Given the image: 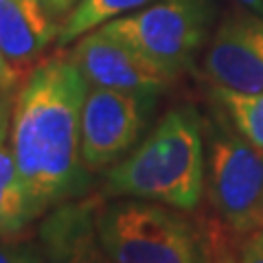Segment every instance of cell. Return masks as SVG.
<instances>
[{
	"instance_id": "obj_6",
	"label": "cell",
	"mask_w": 263,
	"mask_h": 263,
	"mask_svg": "<svg viewBox=\"0 0 263 263\" xmlns=\"http://www.w3.org/2000/svg\"><path fill=\"white\" fill-rule=\"evenodd\" d=\"M158 95L88 88L81 110V156L90 171H105L141 143Z\"/></svg>"
},
{
	"instance_id": "obj_12",
	"label": "cell",
	"mask_w": 263,
	"mask_h": 263,
	"mask_svg": "<svg viewBox=\"0 0 263 263\" xmlns=\"http://www.w3.org/2000/svg\"><path fill=\"white\" fill-rule=\"evenodd\" d=\"M211 99L217 114L230 123L237 134L263 149V92H239L213 84Z\"/></svg>"
},
{
	"instance_id": "obj_14",
	"label": "cell",
	"mask_w": 263,
	"mask_h": 263,
	"mask_svg": "<svg viewBox=\"0 0 263 263\" xmlns=\"http://www.w3.org/2000/svg\"><path fill=\"white\" fill-rule=\"evenodd\" d=\"M0 263H48L40 241L20 237H0Z\"/></svg>"
},
{
	"instance_id": "obj_1",
	"label": "cell",
	"mask_w": 263,
	"mask_h": 263,
	"mask_svg": "<svg viewBox=\"0 0 263 263\" xmlns=\"http://www.w3.org/2000/svg\"><path fill=\"white\" fill-rule=\"evenodd\" d=\"M88 88L70 55H53L33 66L13 95L9 147L33 221L60 204L84 200L92 186L81 156Z\"/></svg>"
},
{
	"instance_id": "obj_17",
	"label": "cell",
	"mask_w": 263,
	"mask_h": 263,
	"mask_svg": "<svg viewBox=\"0 0 263 263\" xmlns=\"http://www.w3.org/2000/svg\"><path fill=\"white\" fill-rule=\"evenodd\" d=\"M40 3H42L48 11H51V13L55 15V18L62 22V20L66 18V15H68V13L77 7L79 0H40Z\"/></svg>"
},
{
	"instance_id": "obj_20",
	"label": "cell",
	"mask_w": 263,
	"mask_h": 263,
	"mask_svg": "<svg viewBox=\"0 0 263 263\" xmlns=\"http://www.w3.org/2000/svg\"><path fill=\"white\" fill-rule=\"evenodd\" d=\"M241 3L248 7L252 13H257V15H261V18H263V0H241Z\"/></svg>"
},
{
	"instance_id": "obj_11",
	"label": "cell",
	"mask_w": 263,
	"mask_h": 263,
	"mask_svg": "<svg viewBox=\"0 0 263 263\" xmlns=\"http://www.w3.org/2000/svg\"><path fill=\"white\" fill-rule=\"evenodd\" d=\"M7 138L9 136L0 138V237H20L33 219L27 191Z\"/></svg>"
},
{
	"instance_id": "obj_2",
	"label": "cell",
	"mask_w": 263,
	"mask_h": 263,
	"mask_svg": "<svg viewBox=\"0 0 263 263\" xmlns=\"http://www.w3.org/2000/svg\"><path fill=\"white\" fill-rule=\"evenodd\" d=\"M108 197H138L195 211L206 191L204 121L193 105H178L156 123L125 158L105 169Z\"/></svg>"
},
{
	"instance_id": "obj_8",
	"label": "cell",
	"mask_w": 263,
	"mask_h": 263,
	"mask_svg": "<svg viewBox=\"0 0 263 263\" xmlns=\"http://www.w3.org/2000/svg\"><path fill=\"white\" fill-rule=\"evenodd\" d=\"M211 84L239 92H263V18L233 13L213 33L202 60Z\"/></svg>"
},
{
	"instance_id": "obj_9",
	"label": "cell",
	"mask_w": 263,
	"mask_h": 263,
	"mask_svg": "<svg viewBox=\"0 0 263 263\" xmlns=\"http://www.w3.org/2000/svg\"><path fill=\"white\" fill-rule=\"evenodd\" d=\"M95 204H60L40 219L37 241L48 263H117L103 248L95 226Z\"/></svg>"
},
{
	"instance_id": "obj_7",
	"label": "cell",
	"mask_w": 263,
	"mask_h": 263,
	"mask_svg": "<svg viewBox=\"0 0 263 263\" xmlns=\"http://www.w3.org/2000/svg\"><path fill=\"white\" fill-rule=\"evenodd\" d=\"M70 60L77 64L90 88L160 95L176 79L103 27L81 35L72 46Z\"/></svg>"
},
{
	"instance_id": "obj_15",
	"label": "cell",
	"mask_w": 263,
	"mask_h": 263,
	"mask_svg": "<svg viewBox=\"0 0 263 263\" xmlns=\"http://www.w3.org/2000/svg\"><path fill=\"white\" fill-rule=\"evenodd\" d=\"M237 263H263V226L243 235Z\"/></svg>"
},
{
	"instance_id": "obj_13",
	"label": "cell",
	"mask_w": 263,
	"mask_h": 263,
	"mask_svg": "<svg viewBox=\"0 0 263 263\" xmlns=\"http://www.w3.org/2000/svg\"><path fill=\"white\" fill-rule=\"evenodd\" d=\"M152 3H156V0H79L75 9L62 20L57 44L66 46L70 42H77L88 31L101 27L110 20H117L121 15L138 11Z\"/></svg>"
},
{
	"instance_id": "obj_10",
	"label": "cell",
	"mask_w": 263,
	"mask_h": 263,
	"mask_svg": "<svg viewBox=\"0 0 263 263\" xmlns=\"http://www.w3.org/2000/svg\"><path fill=\"white\" fill-rule=\"evenodd\" d=\"M60 27L62 22L40 0H0V51L22 75H29L57 42Z\"/></svg>"
},
{
	"instance_id": "obj_16",
	"label": "cell",
	"mask_w": 263,
	"mask_h": 263,
	"mask_svg": "<svg viewBox=\"0 0 263 263\" xmlns=\"http://www.w3.org/2000/svg\"><path fill=\"white\" fill-rule=\"evenodd\" d=\"M24 77L22 72L18 68H13V66L9 64V60L3 55V51H0V90H5V92H15V88H18Z\"/></svg>"
},
{
	"instance_id": "obj_3",
	"label": "cell",
	"mask_w": 263,
	"mask_h": 263,
	"mask_svg": "<svg viewBox=\"0 0 263 263\" xmlns=\"http://www.w3.org/2000/svg\"><path fill=\"white\" fill-rule=\"evenodd\" d=\"M103 248L117 263H211L206 233L186 211L138 197H114L95 209Z\"/></svg>"
},
{
	"instance_id": "obj_5",
	"label": "cell",
	"mask_w": 263,
	"mask_h": 263,
	"mask_svg": "<svg viewBox=\"0 0 263 263\" xmlns=\"http://www.w3.org/2000/svg\"><path fill=\"white\" fill-rule=\"evenodd\" d=\"M206 191L233 233L263 226V149L237 134L224 117L209 127Z\"/></svg>"
},
{
	"instance_id": "obj_4",
	"label": "cell",
	"mask_w": 263,
	"mask_h": 263,
	"mask_svg": "<svg viewBox=\"0 0 263 263\" xmlns=\"http://www.w3.org/2000/svg\"><path fill=\"white\" fill-rule=\"evenodd\" d=\"M211 18L209 0H156L101 27L178 77L202 51Z\"/></svg>"
},
{
	"instance_id": "obj_18",
	"label": "cell",
	"mask_w": 263,
	"mask_h": 263,
	"mask_svg": "<svg viewBox=\"0 0 263 263\" xmlns=\"http://www.w3.org/2000/svg\"><path fill=\"white\" fill-rule=\"evenodd\" d=\"M9 127H11V110H7L0 114V138L9 136Z\"/></svg>"
},
{
	"instance_id": "obj_19",
	"label": "cell",
	"mask_w": 263,
	"mask_h": 263,
	"mask_svg": "<svg viewBox=\"0 0 263 263\" xmlns=\"http://www.w3.org/2000/svg\"><path fill=\"white\" fill-rule=\"evenodd\" d=\"M11 92H5V90H0V114L7 112V110H11Z\"/></svg>"
}]
</instances>
